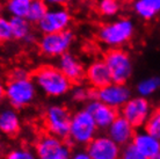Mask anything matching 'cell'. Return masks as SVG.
Segmentation results:
<instances>
[{
    "mask_svg": "<svg viewBox=\"0 0 160 159\" xmlns=\"http://www.w3.org/2000/svg\"><path fill=\"white\" fill-rule=\"evenodd\" d=\"M5 159H37V156L27 147H15L8 152Z\"/></svg>",
    "mask_w": 160,
    "mask_h": 159,
    "instance_id": "28",
    "label": "cell"
},
{
    "mask_svg": "<svg viewBox=\"0 0 160 159\" xmlns=\"http://www.w3.org/2000/svg\"><path fill=\"white\" fill-rule=\"evenodd\" d=\"M135 34V23L129 18H120L103 24L98 32L101 43L110 49L122 48Z\"/></svg>",
    "mask_w": 160,
    "mask_h": 159,
    "instance_id": "2",
    "label": "cell"
},
{
    "mask_svg": "<svg viewBox=\"0 0 160 159\" xmlns=\"http://www.w3.org/2000/svg\"><path fill=\"white\" fill-rule=\"evenodd\" d=\"M131 143L148 159H157L160 153V139L148 134L146 130L135 132Z\"/></svg>",
    "mask_w": 160,
    "mask_h": 159,
    "instance_id": "17",
    "label": "cell"
},
{
    "mask_svg": "<svg viewBox=\"0 0 160 159\" xmlns=\"http://www.w3.org/2000/svg\"><path fill=\"white\" fill-rule=\"evenodd\" d=\"M32 0H7L6 1V12L11 16L26 18L28 14L29 7Z\"/></svg>",
    "mask_w": 160,
    "mask_h": 159,
    "instance_id": "22",
    "label": "cell"
},
{
    "mask_svg": "<svg viewBox=\"0 0 160 159\" xmlns=\"http://www.w3.org/2000/svg\"><path fill=\"white\" fill-rule=\"evenodd\" d=\"M94 92L95 88H87L85 86L78 85L76 87L71 90V94H72V99L77 102H85V101H89V100L94 99Z\"/></svg>",
    "mask_w": 160,
    "mask_h": 159,
    "instance_id": "26",
    "label": "cell"
},
{
    "mask_svg": "<svg viewBox=\"0 0 160 159\" xmlns=\"http://www.w3.org/2000/svg\"><path fill=\"white\" fill-rule=\"evenodd\" d=\"M151 113L152 108L148 98L140 95L135 98L131 96L121 108V115L128 120L135 128L143 127L150 117Z\"/></svg>",
    "mask_w": 160,
    "mask_h": 159,
    "instance_id": "10",
    "label": "cell"
},
{
    "mask_svg": "<svg viewBox=\"0 0 160 159\" xmlns=\"http://www.w3.org/2000/svg\"><path fill=\"white\" fill-rule=\"evenodd\" d=\"M72 15L64 6H55L48 8L45 15L37 23V29L42 34L63 32L70 28Z\"/></svg>",
    "mask_w": 160,
    "mask_h": 159,
    "instance_id": "9",
    "label": "cell"
},
{
    "mask_svg": "<svg viewBox=\"0 0 160 159\" xmlns=\"http://www.w3.org/2000/svg\"><path fill=\"white\" fill-rule=\"evenodd\" d=\"M11 27H12L13 38L18 41H23L29 34H32V22L27 18L21 16H11Z\"/></svg>",
    "mask_w": 160,
    "mask_h": 159,
    "instance_id": "20",
    "label": "cell"
},
{
    "mask_svg": "<svg viewBox=\"0 0 160 159\" xmlns=\"http://www.w3.org/2000/svg\"><path fill=\"white\" fill-rule=\"evenodd\" d=\"M85 78L93 88H101L112 81L104 59H95L85 69Z\"/></svg>",
    "mask_w": 160,
    "mask_h": 159,
    "instance_id": "14",
    "label": "cell"
},
{
    "mask_svg": "<svg viewBox=\"0 0 160 159\" xmlns=\"http://www.w3.org/2000/svg\"><path fill=\"white\" fill-rule=\"evenodd\" d=\"M121 159H148L142 152L136 149L132 143L124 145L121 151Z\"/></svg>",
    "mask_w": 160,
    "mask_h": 159,
    "instance_id": "29",
    "label": "cell"
},
{
    "mask_svg": "<svg viewBox=\"0 0 160 159\" xmlns=\"http://www.w3.org/2000/svg\"><path fill=\"white\" fill-rule=\"evenodd\" d=\"M157 159H160V153H159V156H158V158H157Z\"/></svg>",
    "mask_w": 160,
    "mask_h": 159,
    "instance_id": "35",
    "label": "cell"
},
{
    "mask_svg": "<svg viewBox=\"0 0 160 159\" xmlns=\"http://www.w3.org/2000/svg\"><path fill=\"white\" fill-rule=\"evenodd\" d=\"M4 98H5V85L2 84V81L0 80V102L2 101Z\"/></svg>",
    "mask_w": 160,
    "mask_h": 159,
    "instance_id": "34",
    "label": "cell"
},
{
    "mask_svg": "<svg viewBox=\"0 0 160 159\" xmlns=\"http://www.w3.org/2000/svg\"><path fill=\"white\" fill-rule=\"evenodd\" d=\"M49 6L43 0H32L30 7H29L28 14H27V19H28L32 23H38L41 19L45 15V13L48 11Z\"/></svg>",
    "mask_w": 160,
    "mask_h": 159,
    "instance_id": "23",
    "label": "cell"
},
{
    "mask_svg": "<svg viewBox=\"0 0 160 159\" xmlns=\"http://www.w3.org/2000/svg\"><path fill=\"white\" fill-rule=\"evenodd\" d=\"M29 77L28 71L23 68H16L11 72V78L13 79H20V78H27Z\"/></svg>",
    "mask_w": 160,
    "mask_h": 159,
    "instance_id": "30",
    "label": "cell"
},
{
    "mask_svg": "<svg viewBox=\"0 0 160 159\" xmlns=\"http://www.w3.org/2000/svg\"><path fill=\"white\" fill-rule=\"evenodd\" d=\"M71 113L63 105H51L44 114V123L49 134L59 138H68L71 124Z\"/></svg>",
    "mask_w": 160,
    "mask_h": 159,
    "instance_id": "8",
    "label": "cell"
},
{
    "mask_svg": "<svg viewBox=\"0 0 160 159\" xmlns=\"http://www.w3.org/2000/svg\"><path fill=\"white\" fill-rule=\"evenodd\" d=\"M0 134H1V131H0Z\"/></svg>",
    "mask_w": 160,
    "mask_h": 159,
    "instance_id": "36",
    "label": "cell"
},
{
    "mask_svg": "<svg viewBox=\"0 0 160 159\" xmlns=\"http://www.w3.org/2000/svg\"><path fill=\"white\" fill-rule=\"evenodd\" d=\"M13 40L11 20L0 14V43H6Z\"/></svg>",
    "mask_w": 160,
    "mask_h": 159,
    "instance_id": "27",
    "label": "cell"
},
{
    "mask_svg": "<svg viewBox=\"0 0 160 159\" xmlns=\"http://www.w3.org/2000/svg\"><path fill=\"white\" fill-rule=\"evenodd\" d=\"M107 135L116 142L120 146H124L131 143L133 135H135V127L129 122L127 119L120 115L112 121L107 129Z\"/></svg>",
    "mask_w": 160,
    "mask_h": 159,
    "instance_id": "15",
    "label": "cell"
},
{
    "mask_svg": "<svg viewBox=\"0 0 160 159\" xmlns=\"http://www.w3.org/2000/svg\"><path fill=\"white\" fill-rule=\"evenodd\" d=\"M58 69L68 77L72 83H79L85 78V68L74 54L65 52L58 57Z\"/></svg>",
    "mask_w": 160,
    "mask_h": 159,
    "instance_id": "16",
    "label": "cell"
},
{
    "mask_svg": "<svg viewBox=\"0 0 160 159\" xmlns=\"http://www.w3.org/2000/svg\"><path fill=\"white\" fill-rule=\"evenodd\" d=\"M144 130L160 139V110L152 111L144 124Z\"/></svg>",
    "mask_w": 160,
    "mask_h": 159,
    "instance_id": "25",
    "label": "cell"
},
{
    "mask_svg": "<svg viewBox=\"0 0 160 159\" xmlns=\"http://www.w3.org/2000/svg\"><path fill=\"white\" fill-rule=\"evenodd\" d=\"M132 9L143 20H152L160 15V0H135Z\"/></svg>",
    "mask_w": 160,
    "mask_h": 159,
    "instance_id": "19",
    "label": "cell"
},
{
    "mask_svg": "<svg viewBox=\"0 0 160 159\" xmlns=\"http://www.w3.org/2000/svg\"><path fill=\"white\" fill-rule=\"evenodd\" d=\"M43 1L48 5V6L55 7V6H64L68 0H43Z\"/></svg>",
    "mask_w": 160,
    "mask_h": 159,
    "instance_id": "32",
    "label": "cell"
},
{
    "mask_svg": "<svg viewBox=\"0 0 160 159\" xmlns=\"http://www.w3.org/2000/svg\"><path fill=\"white\" fill-rule=\"evenodd\" d=\"M23 42H24V43H27V44L34 43V42H35V35H34L32 33V34H29V35L23 40Z\"/></svg>",
    "mask_w": 160,
    "mask_h": 159,
    "instance_id": "33",
    "label": "cell"
},
{
    "mask_svg": "<svg viewBox=\"0 0 160 159\" xmlns=\"http://www.w3.org/2000/svg\"><path fill=\"white\" fill-rule=\"evenodd\" d=\"M121 5L118 0H100L99 1V12L103 16L112 18L117 15L120 12Z\"/></svg>",
    "mask_w": 160,
    "mask_h": 159,
    "instance_id": "24",
    "label": "cell"
},
{
    "mask_svg": "<svg viewBox=\"0 0 160 159\" xmlns=\"http://www.w3.org/2000/svg\"><path fill=\"white\" fill-rule=\"evenodd\" d=\"M74 36L71 30L43 34L38 40V49L42 55L50 58H58L68 52L73 43Z\"/></svg>",
    "mask_w": 160,
    "mask_h": 159,
    "instance_id": "6",
    "label": "cell"
},
{
    "mask_svg": "<svg viewBox=\"0 0 160 159\" xmlns=\"http://www.w3.org/2000/svg\"><path fill=\"white\" fill-rule=\"evenodd\" d=\"M36 84L29 77L13 79L9 78L5 85V98L15 109H21L29 106L36 96Z\"/></svg>",
    "mask_w": 160,
    "mask_h": 159,
    "instance_id": "3",
    "label": "cell"
},
{
    "mask_svg": "<svg viewBox=\"0 0 160 159\" xmlns=\"http://www.w3.org/2000/svg\"><path fill=\"white\" fill-rule=\"evenodd\" d=\"M85 109H87L89 114L93 116L98 128L103 130H107L109 126L112 123V121L118 116L115 108L101 102L98 99L89 100Z\"/></svg>",
    "mask_w": 160,
    "mask_h": 159,
    "instance_id": "13",
    "label": "cell"
},
{
    "mask_svg": "<svg viewBox=\"0 0 160 159\" xmlns=\"http://www.w3.org/2000/svg\"><path fill=\"white\" fill-rule=\"evenodd\" d=\"M70 159H92V158H91V156L88 155L87 150H77V151L72 152Z\"/></svg>",
    "mask_w": 160,
    "mask_h": 159,
    "instance_id": "31",
    "label": "cell"
},
{
    "mask_svg": "<svg viewBox=\"0 0 160 159\" xmlns=\"http://www.w3.org/2000/svg\"><path fill=\"white\" fill-rule=\"evenodd\" d=\"M131 98V90L125 84L114 83L98 88L94 92V99H98L103 104L115 109H121L123 105Z\"/></svg>",
    "mask_w": 160,
    "mask_h": 159,
    "instance_id": "11",
    "label": "cell"
},
{
    "mask_svg": "<svg viewBox=\"0 0 160 159\" xmlns=\"http://www.w3.org/2000/svg\"><path fill=\"white\" fill-rule=\"evenodd\" d=\"M159 90H160L159 76H152V77L144 78V79L140 80L136 86V91L138 93V95L144 96V98H148V96L153 95Z\"/></svg>",
    "mask_w": 160,
    "mask_h": 159,
    "instance_id": "21",
    "label": "cell"
},
{
    "mask_svg": "<svg viewBox=\"0 0 160 159\" xmlns=\"http://www.w3.org/2000/svg\"><path fill=\"white\" fill-rule=\"evenodd\" d=\"M32 80L42 93L50 98H60L72 90V81L60 71L58 66L43 65L35 71Z\"/></svg>",
    "mask_w": 160,
    "mask_h": 159,
    "instance_id": "1",
    "label": "cell"
},
{
    "mask_svg": "<svg viewBox=\"0 0 160 159\" xmlns=\"http://www.w3.org/2000/svg\"><path fill=\"white\" fill-rule=\"evenodd\" d=\"M103 59L109 69L112 81L127 84L133 72V64L128 52L121 48L110 49Z\"/></svg>",
    "mask_w": 160,
    "mask_h": 159,
    "instance_id": "5",
    "label": "cell"
},
{
    "mask_svg": "<svg viewBox=\"0 0 160 159\" xmlns=\"http://www.w3.org/2000/svg\"><path fill=\"white\" fill-rule=\"evenodd\" d=\"M87 152L92 159H121L122 149L108 135L95 136L87 144Z\"/></svg>",
    "mask_w": 160,
    "mask_h": 159,
    "instance_id": "12",
    "label": "cell"
},
{
    "mask_svg": "<svg viewBox=\"0 0 160 159\" xmlns=\"http://www.w3.org/2000/svg\"><path fill=\"white\" fill-rule=\"evenodd\" d=\"M98 126L87 109L76 111L71 117L68 138L76 145H87L96 136Z\"/></svg>",
    "mask_w": 160,
    "mask_h": 159,
    "instance_id": "4",
    "label": "cell"
},
{
    "mask_svg": "<svg viewBox=\"0 0 160 159\" xmlns=\"http://www.w3.org/2000/svg\"><path fill=\"white\" fill-rule=\"evenodd\" d=\"M35 153L37 159H70L72 151L63 138L48 134L37 139Z\"/></svg>",
    "mask_w": 160,
    "mask_h": 159,
    "instance_id": "7",
    "label": "cell"
},
{
    "mask_svg": "<svg viewBox=\"0 0 160 159\" xmlns=\"http://www.w3.org/2000/svg\"><path fill=\"white\" fill-rule=\"evenodd\" d=\"M21 130V119L15 108L0 110V131L6 136H15Z\"/></svg>",
    "mask_w": 160,
    "mask_h": 159,
    "instance_id": "18",
    "label": "cell"
}]
</instances>
